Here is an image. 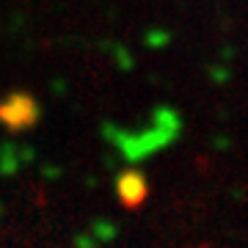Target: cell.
<instances>
[{
    "instance_id": "obj_2",
    "label": "cell",
    "mask_w": 248,
    "mask_h": 248,
    "mask_svg": "<svg viewBox=\"0 0 248 248\" xmlns=\"http://www.w3.org/2000/svg\"><path fill=\"white\" fill-rule=\"evenodd\" d=\"M42 102L31 91H9L0 97V127L9 135L31 133L36 124L42 122Z\"/></svg>"
},
{
    "instance_id": "obj_10",
    "label": "cell",
    "mask_w": 248,
    "mask_h": 248,
    "mask_svg": "<svg viewBox=\"0 0 248 248\" xmlns=\"http://www.w3.org/2000/svg\"><path fill=\"white\" fill-rule=\"evenodd\" d=\"M39 174H42V179H50V182H58V179L63 177L61 166H55V163H45V166L39 169Z\"/></svg>"
},
{
    "instance_id": "obj_9",
    "label": "cell",
    "mask_w": 248,
    "mask_h": 248,
    "mask_svg": "<svg viewBox=\"0 0 248 248\" xmlns=\"http://www.w3.org/2000/svg\"><path fill=\"white\" fill-rule=\"evenodd\" d=\"M72 248H99L97 243H94V237H91L86 229H80L75 237H72Z\"/></svg>"
},
{
    "instance_id": "obj_3",
    "label": "cell",
    "mask_w": 248,
    "mask_h": 248,
    "mask_svg": "<svg viewBox=\"0 0 248 248\" xmlns=\"http://www.w3.org/2000/svg\"><path fill=\"white\" fill-rule=\"evenodd\" d=\"M149 177L143 174L141 166H124L119 174H116V182H113V193L116 199L122 202L124 210H138L146 204L149 199Z\"/></svg>"
},
{
    "instance_id": "obj_13",
    "label": "cell",
    "mask_w": 248,
    "mask_h": 248,
    "mask_svg": "<svg viewBox=\"0 0 248 248\" xmlns=\"http://www.w3.org/2000/svg\"><path fill=\"white\" fill-rule=\"evenodd\" d=\"M3 215H6V207H3V204H0V221H3Z\"/></svg>"
},
{
    "instance_id": "obj_4",
    "label": "cell",
    "mask_w": 248,
    "mask_h": 248,
    "mask_svg": "<svg viewBox=\"0 0 248 248\" xmlns=\"http://www.w3.org/2000/svg\"><path fill=\"white\" fill-rule=\"evenodd\" d=\"M36 160H39V152L33 143H19L11 138L0 141V177L3 179L17 177L25 166H31Z\"/></svg>"
},
{
    "instance_id": "obj_1",
    "label": "cell",
    "mask_w": 248,
    "mask_h": 248,
    "mask_svg": "<svg viewBox=\"0 0 248 248\" xmlns=\"http://www.w3.org/2000/svg\"><path fill=\"white\" fill-rule=\"evenodd\" d=\"M182 130H185V119L174 105L152 108L149 122L143 127H124L116 122H102V127H99L105 143L127 166H141L149 157L174 146Z\"/></svg>"
},
{
    "instance_id": "obj_12",
    "label": "cell",
    "mask_w": 248,
    "mask_h": 248,
    "mask_svg": "<svg viewBox=\"0 0 248 248\" xmlns=\"http://www.w3.org/2000/svg\"><path fill=\"white\" fill-rule=\"evenodd\" d=\"M53 91L58 94V97H63V94H66V86H63L61 80H53Z\"/></svg>"
},
{
    "instance_id": "obj_7",
    "label": "cell",
    "mask_w": 248,
    "mask_h": 248,
    "mask_svg": "<svg viewBox=\"0 0 248 248\" xmlns=\"http://www.w3.org/2000/svg\"><path fill=\"white\" fill-rule=\"evenodd\" d=\"M171 42H174V36H171L169 28H146L143 31V47L152 50V53H160V50H169Z\"/></svg>"
},
{
    "instance_id": "obj_5",
    "label": "cell",
    "mask_w": 248,
    "mask_h": 248,
    "mask_svg": "<svg viewBox=\"0 0 248 248\" xmlns=\"http://www.w3.org/2000/svg\"><path fill=\"white\" fill-rule=\"evenodd\" d=\"M86 232L94 237V243L99 248H105L110 243H116V237H119V223L110 221V218H94V221H89Z\"/></svg>"
},
{
    "instance_id": "obj_11",
    "label": "cell",
    "mask_w": 248,
    "mask_h": 248,
    "mask_svg": "<svg viewBox=\"0 0 248 248\" xmlns=\"http://www.w3.org/2000/svg\"><path fill=\"white\" fill-rule=\"evenodd\" d=\"M213 146H215L218 152H223V149H232V138H229V135H215Z\"/></svg>"
},
{
    "instance_id": "obj_8",
    "label": "cell",
    "mask_w": 248,
    "mask_h": 248,
    "mask_svg": "<svg viewBox=\"0 0 248 248\" xmlns=\"http://www.w3.org/2000/svg\"><path fill=\"white\" fill-rule=\"evenodd\" d=\"M207 78H210L213 86H226V83L234 78V69H232L229 61H215V63L207 66Z\"/></svg>"
},
{
    "instance_id": "obj_6",
    "label": "cell",
    "mask_w": 248,
    "mask_h": 248,
    "mask_svg": "<svg viewBox=\"0 0 248 248\" xmlns=\"http://www.w3.org/2000/svg\"><path fill=\"white\" fill-rule=\"evenodd\" d=\"M102 47H105V53L110 55V61H113V66L119 72H133L135 69V55H133V50L127 45H122V42H102Z\"/></svg>"
}]
</instances>
